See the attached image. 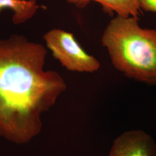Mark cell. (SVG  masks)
Listing matches in <instances>:
<instances>
[{"instance_id":"6da1fadb","label":"cell","mask_w":156,"mask_h":156,"mask_svg":"<svg viewBox=\"0 0 156 156\" xmlns=\"http://www.w3.org/2000/svg\"><path fill=\"white\" fill-rule=\"evenodd\" d=\"M46 49L22 35L0 39V136L23 144L39 134L41 115L66 91L58 73L44 69Z\"/></svg>"},{"instance_id":"7a4b0ae2","label":"cell","mask_w":156,"mask_h":156,"mask_svg":"<svg viewBox=\"0 0 156 156\" xmlns=\"http://www.w3.org/2000/svg\"><path fill=\"white\" fill-rule=\"evenodd\" d=\"M101 41L118 71L156 84V30L142 28L135 17L117 15L106 26Z\"/></svg>"},{"instance_id":"3957f363","label":"cell","mask_w":156,"mask_h":156,"mask_svg":"<svg viewBox=\"0 0 156 156\" xmlns=\"http://www.w3.org/2000/svg\"><path fill=\"white\" fill-rule=\"evenodd\" d=\"M44 38L53 56L67 70L94 73L100 69L99 61L83 50L73 34L55 28L45 34Z\"/></svg>"},{"instance_id":"277c9868","label":"cell","mask_w":156,"mask_h":156,"mask_svg":"<svg viewBox=\"0 0 156 156\" xmlns=\"http://www.w3.org/2000/svg\"><path fill=\"white\" fill-rule=\"evenodd\" d=\"M109 156H156V144L144 131H129L114 140Z\"/></svg>"},{"instance_id":"5b68a950","label":"cell","mask_w":156,"mask_h":156,"mask_svg":"<svg viewBox=\"0 0 156 156\" xmlns=\"http://www.w3.org/2000/svg\"><path fill=\"white\" fill-rule=\"evenodd\" d=\"M78 6H84L91 1L100 3L108 12H116L117 15L135 17L138 19L140 8L138 0H67Z\"/></svg>"},{"instance_id":"8992f818","label":"cell","mask_w":156,"mask_h":156,"mask_svg":"<svg viewBox=\"0 0 156 156\" xmlns=\"http://www.w3.org/2000/svg\"><path fill=\"white\" fill-rule=\"evenodd\" d=\"M39 8L36 0H0V13L4 9H11L12 22L16 25L31 19Z\"/></svg>"},{"instance_id":"52a82bcc","label":"cell","mask_w":156,"mask_h":156,"mask_svg":"<svg viewBox=\"0 0 156 156\" xmlns=\"http://www.w3.org/2000/svg\"><path fill=\"white\" fill-rule=\"evenodd\" d=\"M140 8L146 11L156 12V0H138Z\"/></svg>"}]
</instances>
